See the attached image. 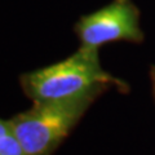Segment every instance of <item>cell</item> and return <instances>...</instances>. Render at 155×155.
<instances>
[{
    "mask_svg": "<svg viewBox=\"0 0 155 155\" xmlns=\"http://www.w3.org/2000/svg\"><path fill=\"white\" fill-rule=\"evenodd\" d=\"M19 85L32 102L69 100L96 89L115 88L129 93L127 81L106 71L100 60V51L79 47L71 56L41 69L23 72Z\"/></svg>",
    "mask_w": 155,
    "mask_h": 155,
    "instance_id": "obj_1",
    "label": "cell"
},
{
    "mask_svg": "<svg viewBox=\"0 0 155 155\" xmlns=\"http://www.w3.org/2000/svg\"><path fill=\"white\" fill-rule=\"evenodd\" d=\"M110 89H96L69 100L32 102L9 122L27 155H53L97 100Z\"/></svg>",
    "mask_w": 155,
    "mask_h": 155,
    "instance_id": "obj_2",
    "label": "cell"
},
{
    "mask_svg": "<svg viewBox=\"0 0 155 155\" xmlns=\"http://www.w3.org/2000/svg\"><path fill=\"white\" fill-rule=\"evenodd\" d=\"M79 47L100 51L113 43L142 44L141 11L133 0H111L105 7L84 14L74 25Z\"/></svg>",
    "mask_w": 155,
    "mask_h": 155,
    "instance_id": "obj_3",
    "label": "cell"
},
{
    "mask_svg": "<svg viewBox=\"0 0 155 155\" xmlns=\"http://www.w3.org/2000/svg\"><path fill=\"white\" fill-rule=\"evenodd\" d=\"M0 155H27L9 119L0 118Z\"/></svg>",
    "mask_w": 155,
    "mask_h": 155,
    "instance_id": "obj_4",
    "label": "cell"
},
{
    "mask_svg": "<svg viewBox=\"0 0 155 155\" xmlns=\"http://www.w3.org/2000/svg\"><path fill=\"white\" fill-rule=\"evenodd\" d=\"M149 78H150V84H151V94H153V98L155 101V65L150 66Z\"/></svg>",
    "mask_w": 155,
    "mask_h": 155,
    "instance_id": "obj_5",
    "label": "cell"
}]
</instances>
